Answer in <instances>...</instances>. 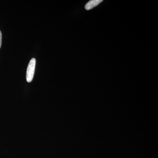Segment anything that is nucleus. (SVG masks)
Returning a JSON list of instances; mask_svg holds the SVG:
<instances>
[{
    "instance_id": "1",
    "label": "nucleus",
    "mask_w": 158,
    "mask_h": 158,
    "mask_svg": "<svg viewBox=\"0 0 158 158\" xmlns=\"http://www.w3.org/2000/svg\"><path fill=\"white\" fill-rule=\"evenodd\" d=\"M36 62V59L33 58L31 59L28 65L27 71V80L29 83L32 81L34 78Z\"/></svg>"
},
{
    "instance_id": "2",
    "label": "nucleus",
    "mask_w": 158,
    "mask_h": 158,
    "mask_svg": "<svg viewBox=\"0 0 158 158\" xmlns=\"http://www.w3.org/2000/svg\"><path fill=\"white\" fill-rule=\"evenodd\" d=\"M102 2V0H92V1H89L85 5V9L87 10H90L98 6L99 4H100Z\"/></svg>"
},
{
    "instance_id": "3",
    "label": "nucleus",
    "mask_w": 158,
    "mask_h": 158,
    "mask_svg": "<svg viewBox=\"0 0 158 158\" xmlns=\"http://www.w3.org/2000/svg\"><path fill=\"white\" fill-rule=\"evenodd\" d=\"M2 44V34L1 31H0V48H1V46Z\"/></svg>"
}]
</instances>
